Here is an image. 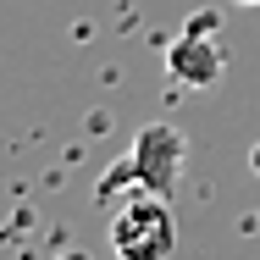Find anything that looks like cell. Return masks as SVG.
<instances>
[{"label":"cell","mask_w":260,"mask_h":260,"mask_svg":"<svg viewBox=\"0 0 260 260\" xmlns=\"http://www.w3.org/2000/svg\"><path fill=\"white\" fill-rule=\"evenodd\" d=\"M183 160H188V139H183L172 122H144V127L133 133L127 155L100 172L94 194H100V200H116V194L139 188V194L172 200V194H177V177H183Z\"/></svg>","instance_id":"1"},{"label":"cell","mask_w":260,"mask_h":260,"mask_svg":"<svg viewBox=\"0 0 260 260\" xmlns=\"http://www.w3.org/2000/svg\"><path fill=\"white\" fill-rule=\"evenodd\" d=\"M177 249V216L166 200L139 194L111 216V255L116 260H166Z\"/></svg>","instance_id":"2"},{"label":"cell","mask_w":260,"mask_h":260,"mask_svg":"<svg viewBox=\"0 0 260 260\" xmlns=\"http://www.w3.org/2000/svg\"><path fill=\"white\" fill-rule=\"evenodd\" d=\"M166 72H172V83H183V89L221 83L227 50H221V17H216V11H194V17L183 22V34L166 45Z\"/></svg>","instance_id":"3"},{"label":"cell","mask_w":260,"mask_h":260,"mask_svg":"<svg viewBox=\"0 0 260 260\" xmlns=\"http://www.w3.org/2000/svg\"><path fill=\"white\" fill-rule=\"evenodd\" d=\"M55 260H89V255H83V249H61Z\"/></svg>","instance_id":"4"},{"label":"cell","mask_w":260,"mask_h":260,"mask_svg":"<svg viewBox=\"0 0 260 260\" xmlns=\"http://www.w3.org/2000/svg\"><path fill=\"white\" fill-rule=\"evenodd\" d=\"M233 6H249V11H255V6H260V0H233Z\"/></svg>","instance_id":"5"},{"label":"cell","mask_w":260,"mask_h":260,"mask_svg":"<svg viewBox=\"0 0 260 260\" xmlns=\"http://www.w3.org/2000/svg\"><path fill=\"white\" fill-rule=\"evenodd\" d=\"M255 172H260V150H255Z\"/></svg>","instance_id":"6"}]
</instances>
